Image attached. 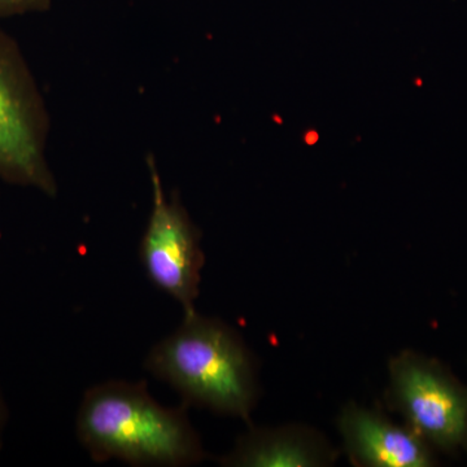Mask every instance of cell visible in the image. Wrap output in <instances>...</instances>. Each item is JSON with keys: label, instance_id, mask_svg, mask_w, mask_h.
<instances>
[{"label": "cell", "instance_id": "obj_1", "mask_svg": "<svg viewBox=\"0 0 467 467\" xmlns=\"http://www.w3.org/2000/svg\"><path fill=\"white\" fill-rule=\"evenodd\" d=\"M76 430L97 462L181 467L209 459L186 408L162 407L146 382L109 380L91 387L79 405Z\"/></svg>", "mask_w": 467, "mask_h": 467}, {"label": "cell", "instance_id": "obj_2", "mask_svg": "<svg viewBox=\"0 0 467 467\" xmlns=\"http://www.w3.org/2000/svg\"><path fill=\"white\" fill-rule=\"evenodd\" d=\"M144 368L173 387L184 404L252 425L260 400L259 359L223 319L184 313L177 330L150 350Z\"/></svg>", "mask_w": 467, "mask_h": 467}, {"label": "cell", "instance_id": "obj_3", "mask_svg": "<svg viewBox=\"0 0 467 467\" xmlns=\"http://www.w3.org/2000/svg\"><path fill=\"white\" fill-rule=\"evenodd\" d=\"M48 133L50 117L32 69L17 42L0 27V178L5 182L57 195L46 155Z\"/></svg>", "mask_w": 467, "mask_h": 467}, {"label": "cell", "instance_id": "obj_4", "mask_svg": "<svg viewBox=\"0 0 467 467\" xmlns=\"http://www.w3.org/2000/svg\"><path fill=\"white\" fill-rule=\"evenodd\" d=\"M383 398L436 451L467 453V386L439 359L411 349L393 356Z\"/></svg>", "mask_w": 467, "mask_h": 467}, {"label": "cell", "instance_id": "obj_5", "mask_svg": "<svg viewBox=\"0 0 467 467\" xmlns=\"http://www.w3.org/2000/svg\"><path fill=\"white\" fill-rule=\"evenodd\" d=\"M147 165L152 208L140 241V264L150 284L177 301L184 313L193 312L205 261L201 232L178 196L168 198L153 156L147 158Z\"/></svg>", "mask_w": 467, "mask_h": 467}, {"label": "cell", "instance_id": "obj_6", "mask_svg": "<svg viewBox=\"0 0 467 467\" xmlns=\"http://www.w3.org/2000/svg\"><path fill=\"white\" fill-rule=\"evenodd\" d=\"M344 453L358 467H432L435 450L405 423H395L382 409L350 401L337 418Z\"/></svg>", "mask_w": 467, "mask_h": 467}, {"label": "cell", "instance_id": "obj_7", "mask_svg": "<svg viewBox=\"0 0 467 467\" xmlns=\"http://www.w3.org/2000/svg\"><path fill=\"white\" fill-rule=\"evenodd\" d=\"M339 451L324 432L306 423L250 426L235 445L217 459L223 467H328Z\"/></svg>", "mask_w": 467, "mask_h": 467}, {"label": "cell", "instance_id": "obj_8", "mask_svg": "<svg viewBox=\"0 0 467 467\" xmlns=\"http://www.w3.org/2000/svg\"><path fill=\"white\" fill-rule=\"evenodd\" d=\"M54 0H0V17L42 14L51 8Z\"/></svg>", "mask_w": 467, "mask_h": 467}, {"label": "cell", "instance_id": "obj_9", "mask_svg": "<svg viewBox=\"0 0 467 467\" xmlns=\"http://www.w3.org/2000/svg\"><path fill=\"white\" fill-rule=\"evenodd\" d=\"M8 411L5 407V399L0 392V445H2L3 434H5V425H7Z\"/></svg>", "mask_w": 467, "mask_h": 467}]
</instances>
